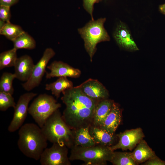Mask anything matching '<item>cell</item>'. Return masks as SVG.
<instances>
[{
	"instance_id": "6da1fadb",
	"label": "cell",
	"mask_w": 165,
	"mask_h": 165,
	"mask_svg": "<svg viewBox=\"0 0 165 165\" xmlns=\"http://www.w3.org/2000/svg\"><path fill=\"white\" fill-rule=\"evenodd\" d=\"M61 98L66 108L63 118L72 130L90 126L98 101L85 95L77 86L67 90Z\"/></svg>"
},
{
	"instance_id": "7a4b0ae2",
	"label": "cell",
	"mask_w": 165,
	"mask_h": 165,
	"mask_svg": "<svg viewBox=\"0 0 165 165\" xmlns=\"http://www.w3.org/2000/svg\"><path fill=\"white\" fill-rule=\"evenodd\" d=\"M18 135L17 145L20 151L28 157L39 160L48 145L41 128L34 123H25L19 129Z\"/></svg>"
},
{
	"instance_id": "3957f363",
	"label": "cell",
	"mask_w": 165,
	"mask_h": 165,
	"mask_svg": "<svg viewBox=\"0 0 165 165\" xmlns=\"http://www.w3.org/2000/svg\"><path fill=\"white\" fill-rule=\"evenodd\" d=\"M41 128L48 141L68 148L73 146V130L65 122L59 109L50 116Z\"/></svg>"
},
{
	"instance_id": "277c9868",
	"label": "cell",
	"mask_w": 165,
	"mask_h": 165,
	"mask_svg": "<svg viewBox=\"0 0 165 165\" xmlns=\"http://www.w3.org/2000/svg\"><path fill=\"white\" fill-rule=\"evenodd\" d=\"M106 20L105 18H101L96 20H91L84 26L78 29L79 33L83 40L85 49L91 62L97 51V44L110 40L104 27Z\"/></svg>"
},
{
	"instance_id": "5b68a950",
	"label": "cell",
	"mask_w": 165,
	"mask_h": 165,
	"mask_svg": "<svg viewBox=\"0 0 165 165\" xmlns=\"http://www.w3.org/2000/svg\"><path fill=\"white\" fill-rule=\"evenodd\" d=\"M71 148L70 160H82L86 165L106 164L111 161L114 151L110 147L98 145L88 147L73 145Z\"/></svg>"
},
{
	"instance_id": "8992f818",
	"label": "cell",
	"mask_w": 165,
	"mask_h": 165,
	"mask_svg": "<svg viewBox=\"0 0 165 165\" xmlns=\"http://www.w3.org/2000/svg\"><path fill=\"white\" fill-rule=\"evenodd\" d=\"M61 107L52 96L46 94L39 95L28 108V113L42 128L50 116Z\"/></svg>"
},
{
	"instance_id": "52a82bcc",
	"label": "cell",
	"mask_w": 165,
	"mask_h": 165,
	"mask_svg": "<svg viewBox=\"0 0 165 165\" xmlns=\"http://www.w3.org/2000/svg\"><path fill=\"white\" fill-rule=\"evenodd\" d=\"M68 147L57 143H53L49 148H46L42 153L40 162L42 165H70L68 157Z\"/></svg>"
},
{
	"instance_id": "ba28073f",
	"label": "cell",
	"mask_w": 165,
	"mask_h": 165,
	"mask_svg": "<svg viewBox=\"0 0 165 165\" xmlns=\"http://www.w3.org/2000/svg\"><path fill=\"white\" fill-rule=\"evenodd\" d=\"M55 55L54 51L51 48H46L42 57L35 65L31 75L29 79L22 84L23 88L30 91L40 84L46 73V68L49 62Z\"/></svg>"
},
{
	"instance_id": "9c48e42d",
	"label": "cell",
	"mask_w": 165,
	"mask_h": 165,
	"mask_svg": "<svg viewBox=\"0 0 165 165\" xmlns=\"http://www.w3.org/2000/svg\"><path fill=\"white\" fill-rule=\"evenodd\" d=\"M37 95L36 93L31 92L20 96L14 108L13 117L8 127L10 132H15L23 125L28 112L29 102Z\"/></svg>"
},
{
	"instance_id": "30bf717a",
	"label": "cell",
	"mask_w": 165,
	"mask_h": 165,
	"mask_svg": "<svg viewBox=\"0 0 165 165\" xmlns=\"http://www.w3.org/2000/svg\"><path fill=\"white\" fill-rule=\"evenodd\" d=\"M116 135L119 139L118 142L110 147L113 151L118 149L132 151L145 137L140 127L126 130Z\"/></svg>"
},
{
	"instance_id": "8fae6325",
	"label": "cell",
	"mask_w": 165,
	"mask_h": 165,
	"mask_svg": "<svg viewBox=\"0 0 165 165\" xmlns=\"http://www.w3.org/2000/svg\"><path fill=\"white\" fill-rule=\"evenodd\" d=\"M78 86L86 96L98 102L109 96L108 90L97 79H89Z\"/></svg>"
},
{
	"instance_id": "7c38bea8",
	"label": "cell",
	"mask_w": 165,
	"mask_h": 165,
	"mask_svg": "<svg viewBox=\"0 0 165 165\" xmlns=\"http://www.w3.org/2000/svg\"><path fill=\"white\" fill-rule=\"evenodd\" d=\"M113 36L118 45L122 49L130 52L139 50L130 31L124 23L120 21L118 23Z\"/></svg>"
},
{
	"instance_id": "4fadbf2b",
	"label": "cell",
	"mask_w": 165,
	"mask_h": 165,
	"mask_svg": "<svg viewBox=\"0 0 165 165\" xmlns=\"http://www.w3.org/2000/svg\"><path fill=\"white\" fill-rule=\"evenodd\" d=\"M50 72H46V77L50 79L55 77H79L81 73L78 69L73 68L61 61H54L47 67Z\"/></svg>"
},
{
	"instance_id": "5bb4252c",
	"label": "cell",
	"mask_w": 165,
	"mask_h": 165,
	"mask_svg": "<svg viewBox=\"0 0 165 165\" xmlns=\"http://www.w3.org/2000/svg\"><path fill=\"white\" fill-rule=\"evenodd\" d=\"M35 64L32 58L25 55L17 58L14 66L16 78L26 82L31 77Z\"/></svg>"
},
{
	"instance_id": "9a60e30c",
	"label": "cell",
	"mask_w": 165,
	"mask_h": 165,
	"mask_svg": "<svg viewBox=\"0 0 165 165\" xmlns=\"http://www.w3.org/2000/svg\"><path fill=\"white\" fill-rule=\"evenodd\" d=\"M121 112L117 104L113 102L111 110L100 128L114 134L121 120Z\"/></svg>"
},
{
	"instance_id": "2e32d148",
	"label": "cell",
	"mask_w": 165,
	"mask_h": 165,
	"mask_svg": "<svg viewBox=\"0 0 165 165\" xmlns=\"http://www.w3.org/2000/svg\"><path fill=\"white\" fill-rule=\"evenodd\" d=\"M89 132L96 145L104 146L111 147L114 145L117 137L115 134L92 125L90 127Z\"/></svg>"
},
{
	"instance_id": "e0dca14e",
	"label": "cell",
	"mask_w": 165,
	"mask_h": 165,
	"mask_svg": "<svg viewBox=\"0 0 165 165\" xmlns=\"http://www.w3.org/2000/svg\"><path fill=\"white\" fill-rule=\"evenodd\" d=\"M131 153L134 160L138 165L156 156L154 151L143 139L137 145Z\"/></svg>"
},
{
	"instance_id": "ac0fdd59",
	"label": "cell",
	"mask_w": 165,
	"mask_h": 165,
	"mask_svg": "<svg viewBox=\"0 0 165 165\" xmlns=\"http://www.w3.org/2000/svg\"><path fill=\"white\" fill-rule=\"evenodd\" d=\"M114 101L108 99L98 102L96 107L91 125L99 127L109 112Z\"/></svg>"
},
{
	"instance_id": "d6986e66",
	"label": "cell",
	"mask_w": 165,
	"mask_h": 165,
	"mask_svg": "<svg viewBox=\"0 0 165 165\" xmlns=\"http://www.w3.org/2000/svg\"><path fill=\"white\" fill-rule=\"evenodd\" d=\"M90 127H81L73 130V145L88 147L96 145L90 133Z\"/></svg>"
},
{
	"instance_id": "ffe728a7",
	"label": "cell",
	"mask_w": 165,
	"mask_h": 165,
	"mask_svg": "<svg viewBox=\"0 0 165 165\" xmlns=\"http://www.w3.org/2000/svg\"><path fill=\"white\" fill-rule=\"evenodd\" d=\"M73 87V82L67 77H60L55 82L46 84L45 89L51 91L52 94L58 98L61 93Z\"/></svg>"
},
{
	"instance_id": "44dd1931",
	"label": "cell",
	"mask_w": 165,
	"mask_h": 165,
	"mask_svg": "<svg viewBox=\"0 0 165 165\" xmlns=\"http://www.w3.org/2000/svg\"><path fill=\"white\" fill-rule=\"evenodd\" d=\"M13 48L16 50L20 49L33 50L36 46L34 38L25 31L13 41Z\"/></svg>"
},
{
	"instance_id": "7402d4cb",
	"label": "cell",
	"mask_w": 165,
	"mask_h": 165,
	"mask_svg": "<svg viewBox=\"0 0 165 165\" xmlns=\"http://www.w3.org/2000/svg\"><path fill=\"white\" fill-rule=\"evenodd\" d=\"M114 165H137L131 152H114L110 161Z\"/></svg>"
},
{
	"instance_id": "603a6c76",
	"label": "cell",
	"mask_w": 165,
	"mask_h": 165,
	"mask_svg": "<svg viewBox=\"0 0 165 165\" xmlns=\"http://www.w3.org/2000/svg\"><path fill=\"white\" fill-rule=\"evenodd\" d=\"M24 31L20 26L12 24L10 22H6L0 29V34L13 42Z\"/></svg>"
},
{
	"instance_id": "cb8c5ba5",
	"label": "cell",
	"mask_w": 165,
	"mask_h": 165,
	"mask_svg": "<svg viewBox=\"0 0 165 165\" xmlns=\"http://www.w3.org/2000/svg\"><path fill=\"white\" fill-rule=\"evenodd\" d=\"M17 50L13 48L0 54V70L14 66L17 58Z\"/></svg>"
},
{
	"instance_id": "d4e9b609",
	"label": "cell",
	"mask_w": 165,
	"mask_h": 165,
	"mask_svg": "<svg viewBox=\"0 0 165 165\" xmlns=\"http://www.w3.org/2000/svg\"><path fill=\"white\" fill-rule=\"evenodd\" d=\"M15 78L16 77L14 73L4 72L0 79V91L13 95L14 92L13 82Z\"/></svg>"
},
{
	"instance_id": "484cf974",
	"label": "cell",
	"mask_w": 165,
	"mask_h": 165,
	"mask_svg": "<svg viewBox=\"0 0 165 165\" xmlns=\"http://www.w3.org/2000/svg\"><path fill=\"white\" fill-rule=\"evenodd\" d=\"M16 104L12 95L0 91V110L5 111L9 108L15 107Z\"/></svg>"
},
{
	"instance_id": "4316f807",
	"label": "cell",
	"mask_w": 165,
	"mask_h": 165,
	"mask_svg": "<svg viewBox=\"0 0 165 165\" xmlns=\"http://www.w3.org/2000/svg\"><path fill=\"white\" fill-rule=\"evenodd\" d=\"M102 0H83V8L90 15L91 20H94L93 12L94 4L96 3H99Z\"/></svg>"
},
{
	"instance_id": "83f0119b",
	"label": "cell",
	"mask_w": 165,
	"mask_h": 165,
	"mask_svg": "<svg viewBox=\"0 0 165 165\" xmlns=\"http://www.w3.org/2000/svg\"><path fill=\"white\" fill-rule=\"evenodd\" d=\"M10 7L0 5V20L6 22H10L11 16Z\"/></svg>"
},
{
	"instance_id": "f1b7e54d",
	"label": "cell",
	"mask_w": 165,
	"mask_h": 165,
	"mask_svg": "<svg viewBox=\"0 0 165 165\" xmlns=\"http://www.w3.org/2000/svg\"><path fill=\"white\" fill-rule=\"evenodd\" d=\"M143 165H165V162L156 156L141 164Z\"/></svg>"
},
{
	"instance_id": "f546056e",
	"label": "cell",
	"mask_w": 165,
	"mask_h": 165,
	"mask_svg": "<svg viewBox=\"0 0 165 165\" xmlns=\"http://www.w3.org/2000/svg\"><path fill=\"white\" fill-rule=\"evenodd\" d=\"M19 0H0V5L11 7L16 4Z\"/></svg>"
},
{
	"instance_id": "4dcf8cb0",
	"label": "cell",
	"mask_w": 165,
	"mask_h": 165,
	"mask_svg": "<svg viewBox=\"0 0 165 165\" xmlns=\"http://www.w3.org/2000/svg\"><path fill=\"white\" fill-rule=\"evenodd\" d=\"M159 8L161 13L165 15V3L160 5Z\"/></svg>"
},
{
	"instance_id": "1f68e13d",
	"label": "cell",
	"mask_w": 165,
	"mask_h": 165,
	"mask_svg": "<svg viewBox=\"0 0 165 165\" xmlns=\"http://www.w3.org/2000/svg\"><path fill=\"white\" fill-rule=\"evenodd\" d=\"M6 23V22L0 20V29L3 27Z\"/></svg>"
}]
</instances>
